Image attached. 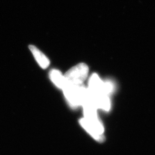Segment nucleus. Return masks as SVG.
Masks as SVG:
<instances>
[{
	"instance_id": "nucleus-1",
	"label": "nucleus",
	"mask_w": 155,
	"mask_h": 155,
	"mask_svg": "<svg viewBox=\"0 0 155 155\" xmlns=\"http://www.w3.org/2000/svg\"><path fill=\"white\" fill-rule=\"evenodd\" d=\"M89 67L85 63H79L70 68L64 77L67 83L75 86H82L87 77Z\"/></svg>"
},
{
	"instance_id": "nucleus-2",
	"label": "nucleus",
	"mask_w": 155,
	"mask_h": 155,
	"mask_svg": "<svg viewBox=\"0 0 155 155\" xmlns=\"http://www.w3.org/2000/svg\"><path fill=\"white\" fill-rule=\"evenodd\" d=\"M63 90L67 100L71 105L74 107L82 105L87 93V89L82 86L67 84Z\"/></svg>"
},
{
	"instance_id": "nucleus-3",
	"label": "nucleus",
	"mask_w": 155,
	"mask_h": 155,
	"mask_svg": "<svg viewBox=\"0 0 155 155\" xmlns=\"http://www.w3.org/2000/svg\"><path fill=\"white\" fill-rule=\"evenodd\" d=\"M83 127L93 137L97 140H100L104 133V127L98 118L84 117L81 120Z\"/></svg>"
},
{
	"instance_id": "nucleus-4",
	"label": "nucleus",
	"mask_w": 155,
	"mask_h": 155,
	"mask_svg": "<svg viewBox=\"0 0 155 155\" xmlns=\"http://www.w3.org/2000/svg\"><path fill=\"white\" fill-rule=\"evenodd\" d=\"M87 89L92 94L106 95L104 91V82L101 81L97 74H93L90 78Z\"/></svg>"
},
{
	"instance_id": "nucleus-5",
	"label": "nucleus",
	"mask_w": 155,
	"mask_h": 155,
	"mask_svg": "<svg viewBox=\"0 0 155 155\" xmlns=\"http://www.w3.org/2000/svg\"><path fill=\"white\" fill-rule=\"evenodd\" d=\"M29 49L32 52L35 59L39 63L40 66L43 68H46L50 65V61L45 54L34 45H29Z\"/></svg>"
},
{
	"instance_id": "nucleus-6",
	"label": "nucleus",
	"mask_w": 155,
	"mask_h": 155,
	"mask_svg": "<svg viewBox=\"0 0 155 155\" xmlns=\"http://www.w3.org/2000/svg\"><path fill=\"white\" fill-rule=\"evenodd\" d=\"M50 77L52 82L56 86L62 90L64 89L67 84L66 79L61 74V72L56 70H52L50 74Z\"/></svg>"
}]
</instances>
